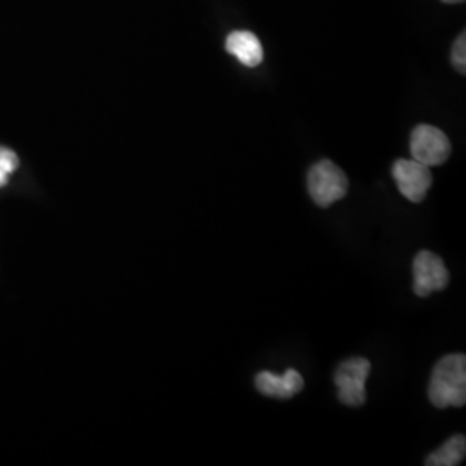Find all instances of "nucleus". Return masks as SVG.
<instances>
[{"label":"nucleus","instance_id":"1","mask_svg":"<svg viewBox=\"0 0 466 466\" xmlns=\"http://www.w3.org/2000/svg\"><path fill=\"white\" fill-rule=\"evenodd\" d=\"M429 400L439 410L465 406V354H448L435 365L429 385Z\"/></svg>","mask_w":466,"mask_h":466},{"label":"nucleus","instance_id":"2","mask_svg":"<svg viewBox=\"0 0 466 466\" xmlns=\"http://www.w3.org/2000/svg\"><path fill=\"white\" fill-rule=\"evenodd\" d=\"M348 190L350 180L346 173L329 159L319 161L308 171V192L319 208H329L344 199Z\"/></svg>","mask_w":466,"mask_h":466},{"label":"nucleus","instance_id":"3","mask_svg":"<svg viewBox=\"0 0 466 466\" xmlns=\"http://www.w3.org/2000/svg\"><path fill=\"white\" fill-rule=\"evenodd\" d=\"M371 363L367 358H350L335 370L333 383L337 387V398L344 406H363L367 402L368 377Z\"/></svg>","mask_w":466,"mask_h":466},{"label":"nucleus","instance_id":"4","mask_svg":"<svg viewBox=\"0 0 466 466\" xmlns=\"http://www.w3.org/2000/svg\"><path fill=\"white\" fill-rule=\"evenodd\" d=\"M410 149L413 159L425 167H441L451 156L448 135L432 125H418L411 134Z\"/></svg>","mask_w":466,"mask_h":466},{"label":"nucleus","instance_id":"5","mask_svg":"<svg viewBox=\"0 0 466 466\" xmlns=\"http://www.w3.org/2000/svg\"><path fill=\"white\" fill-rule=\"evenodd\" d=\"M448 283L450 271L444 261L431 250H420L413 259V290L418 298L444 290Z\"/></svg>","mask_w":466,"mask_h":466},{"label":"nucleus","instance_id":"6","mask_svg":"<svg viewBox=\"0 0 466 466\" xmlns=\"http://www.w3.org/2000/svg\"><path fill=\"white\" fill-rule=\"evenodd\" d=\"M392 177L400 194L415 204L427 198L433 182L431 167L415 159H398L392 167Z\"/></svg>","mask_w":466,"mask_h":466},{"label":"nucleus","instance_id":"7","mask_svg":"<svg viewBox=\"0 0 466 466\" xmlns=\"http://www.w3.org/2000/svg\"><path fill=\"white\" fill-rule=\"evenodd\" d=\"M254 383L259 394L267 398H277V400H290L298 396L304 387L302 375L294 368H289L283 375H277L271 371H259L256 375Z\"/></svg>","mask_w":466,"mask_h":466},{"label":"nucleus","instance_id":"8","mask_svg":"<svg viewBox=\"0 0 466 466\" xmlns=\"http://www.w3.org/2000/svg\"><path fill=\"white\" fill-rule=\"evenodd\" d=\"M225 47L244 66L256 67L263 63V46L259 38L250 32H233L228 35Z\"/></svg>","mask_w":466,"mask_h":466},{"label":"nucleus","instance_id":"9","mask_svg":"<svg viewBox=\"0 0 466 466\" xmlns=\"http://www.w3.org/2000/svg\"><path fill=\"white\" fill-rule=\"evenodd\" d=\"M466 439L463 435H452L439 450L432 452L427 460V466H456L465 460Z\"/></svg>","mask_w":466,"mask_h":466},{"label":"nucleus","instance_id":"10","mask_svg":"<svg viewBox=\"0 0 466 466\" xmlns=\"http://www.w3.org/2000/svg\"><path fill=\"white\" fill-rule=\"evenodd\" d=\"M17 156L13 150L0 147V187L7 184V178L16 171Z\"/></svg>","mask_w":466,"mask_h":466},{"label":"nucleus","instance_id":"11","mask_svg":"<svg viewBox=\"0 0 466 466\" xmlns=\"http://www.w3.org/2000/svg\"><path fill=\"white\" fill-rule=\"evenodd\" d=\"M466 34L460 35L454 42V47H452V54H451V59H452V65L456 67V71H460L461 75H465L466 71Z\"/></svg>","mask_w":466,"mask_h":466},{"label":"nucleus","instance_id":"12","mask_svg":"<svg viewBox=\"0 0 466 466\" xmlns=\"http://www.w3.org/2000/svg\"><path fill=\"white\" fill-rule=\"evenodd\" d=\"M446 4H460V2H465V0H442Z\"/></svg>","mask_w":466,"mask_h":466}]
</instances>
